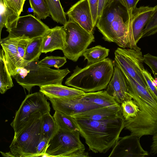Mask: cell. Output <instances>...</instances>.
<instances>
[{"label":"cell","instance_id":"6da1fadb","mask_svg":"<svg viewBox=\"0 0 157 157\" xmlns=\"http://www.w3.org/2000/svg\"><path fill=\"white\" fill-rule=\"evenodd\" d=\"M121 70L125 78L128 93L139 109L136 117L125 121L124 128L131 134L140 138L153 136L157 131V101L148 87L142 86L125 71Z\"/></svg>","mask_w":157,"mask_h":157},{"label":"cell","instance_id":"7a4b0ae2","mask_svg":"<svg viewBox=\"0 0 157 157\" xmlns=\"http://www.w3.org/2000/svg\"><path fill=\"white\" fill-rule=\"evenodd\" d=\"M73 118L89 150L95 153H105L113 147L124 128L122 115L115 120L104 121Z\"/></svg>","mask_w":157,"mask_h":157},{"label":"cell","instance_id":"3957f363","mask_svg":"<svg viewBox=\"0 0 157 157\" xmlns=\"http://www.w3.org/2000/svg\"><path fill=\"white\" fill-rule=\"evenodd\" d=\"M113 71V61L106 58L96 63L87 64L83 68L76 66L65 84L85 93L100 91L106 88Z\"/></svg>","mask_w":157,"mask_h":157},{"label":"cell","instance_id":"277c9868","mask_svg":"<svg viewBox=\"0 0 157 157\" xmlns=\"http://www.w3.org/2000/svg\"><path fill=\"white\" fill-rule=\"evenodd\" d=\"M128 15L119 0H115L103 11L96 26L106 41L114 42L122 48H128L126 21Z\"/></svg>","mask_w":157,"mask_h":157},{"label":"cell","instance_id":"5b68a950","mask_svg":"<svg viewBox=\"0 0 157 157\" xmlns=\"http://www.w3.org/2000/svg\"><path fill=\"white\" fill-rule=\"evenodd\" d=\"M39 60L28 62L20 67L12 76L17 82L29 93L35 86L62 84L70 72L68 68L53 69L38 63Z\"/></svg>","mask_w":157,"mask_h":157},{"label":"cell","instance_id":"8992f818","mask_svg":"<svg viewBox=\"0 0 157 157\" xmlns=\"http://www.w3.org/2000/svg\"><path fill=\"white\" fill-rule=\"evenodd\" d=\"M39 111L32 114L29 121L16 133L10 146V151L14 157H36L37 146L43 136Z\"/></svg>","mask_w":157,"mask_h":157},{"label":"cell","instance_id":"52a82bcc","mask_svg":"<svg viewBox=\"0 0 157 157\" xmlns=\"http://www.w3.org/2000/svg\"><path fill=\"white\" fill-rule=\"evenodd\" d=\"M80 135L78 130L69 132L58 129L50 140L43 156L89 157L80 140Z\"/></svg>","mask_w":157,"mask_h":157},{"label":"cell","instance_id":"ba28073f","mask_svg":"<svg viewBox=\"0 0 157 157\" xmlns=\"http://www.w3.org/2000/svg\"><path fill=\"white\" fill-rule=\"evenodd\" d=\"M63 27L65 43L62 51L67 58L76 62L90 44L94 41L93 34L70 19Z\"/></svg>","mask_w":157,"mask_h":157},{"label":"cell","instance_id":"9c48e42d","mask_svg":"<svg viewBox=\"0 0 157 157\" xmlns=\"http://www.w3.org/2000/svg\"><path fill=\"white\" fill-rule=\"evenodd\" d=\"M113 63L144 87H148L142 74L145 69L144 58L140 50L117 48Z\"/></svg>","mask_w":157,"mask_h":157},{"label":"cell","instance_id":"30bf717a","mask_svg":"<svg viewBox=\"0 0 157 157\" xmlns=\"http://www.w3.org/2000/svg\"><path fill=\"white\" fill-rule=\"evenodd\" d=\"M50 111V104L43 93L40 91L28 94L16 112L11 123L14 134L24 126L33 113L39 111L43 115Z\"/></svg>","mask_w":157,"mask_h":157},{"label":"cell","instance_id":"8fae6325","mask_svg":"<svg viewBox=\"0 0 157 157\" xmlns=\"http://www.w3.org/2000/svg\"><path fill=\"white\" fill-rule=\"evenodd\" d=\"M50 29L40 19L31 14L20 16L11 25L8 38L30 40L43 37Z\"/></svg>","mask_w":157,"mask_h":157},{"label":"cell","instance_id":"7c38bea8","mask_svg":"<svg viewBox=\"0 0 157 157\" xmlns=\"http://www.w3.org/2000/svg\"><path fill=\"white\" fill-rule=\"evenodd\" d=\"M154 10V7L141 6L136 7L131 17L126 21L128 48L140 50L137 44L142 38L143 32Z\"/></svg>","mask_w":157,"mask_h":157},{"label":"cell","instance_id":"4fadbf2b","mask_svg":"<svg viewBox=\"0 0 157 157\" xmlns=\"http://www.w3.org/2000/svg\"><path fill=\"white\" fill-rule=\"evenodd\" d=\"M140 137L130 134L119 137L109 157H145L148 156L147 151L142 147Z\"/></svg>","mask_w":157,"mask_h":157},{"label":"cell","instance_id":"5bb4252c","mask_svg":"<svg viewBox=\"0 0 157 157\" xmlns=\"http://www.w3.org/2000/svg\"><path fill=\"white\" fill-rule=\"evenodd\" d=\"M80 96L62 99L50 98L53 109L71 117L78 113L101 107L95 104L82 101Z\"/></svg>","mask_w":157,"mask_h":157},{"label":"cell","instance_id":"9a60e30c","mask_svg":"<svg viewBox=\"0 0 157 157\" xmlns=\"http://www.w3.org/2000/svg\"><path fill=\"white\" fill-rule=\"evenodd\" d=\"M69 19L78 23L88 32L94 33L95 28L88 0H80L66 13Z\"/></svg>","mask_w":157,"mask_h":157},{"label":"cell","instance_id":"2e32d148","mask_svg":"<svg viewBox=\"0 0 157 157\" xmlns=\"http://www.w3.org/2000/svg\"><path fill=\"white\" fill-rule=\"evenodd\" d=\"M113 74L105 90L120 104L125 100L132 98L128 93L126 81L122 71L116 64L113 63Z\"/></svg>","mask_w":157,"mask_h":157},{"label":"cell","instance_id":"e0dca14e","mask_svg":"<svg viewBox=\"0 0 157 157\" xmlns=\"http://www.w3.org/2000/svg\"><path fill=\"white\" fill-rule=\"evenodd\" d=\"M19 40L7 37L0 39V44L4 52L6 65L12 76L16 74L17 70L23 64L17 50Z\"/></svg>","mask_w":157,"mask_h":157},{"label":"cell","instance_id":"ac0fdd59","mask_svg":"<svg viewBox=\"0 0 157 157\" xmlns=\"http://www.w3.org/2000/svg\"><path fill=\"white\" fill-rule=\"evenodd\" d=\"M122 116L120 104L111 106L97 108L78 113L71 117L96 121L116 119Z\"/></svg>","mask_w":157,"mask_h":157},{"label":"cell","instance_id":"d6986e66","mask_svg":"<svg viewBox=\"0 0 157 157\" xmlns=\"http://www.w3.org/2000/svg\"><path fill=\"white\" fill-rule=\"evenodd\" d=\"M42 53H46L56 50L63 51L65 45V33L63 26L50 29L42 37Z\"/></svg>","mask_w":157,"mask_h":157},{"label":"cell","instance_id":"ffe728a7","mask_svg":"<svg viewBox=\"0 0 157 157\" xmlns=\"http://www.w3.org/2000/svg\"><path fill=\"white\" fill-rule=\"evenodd\" d=\"M39 91L50 98L62 99L77 97L85 92L75 88L62 84H50L40 87Z\"/></svg>","mask_w":157,"mask_h":157},{"label":"cell","instance_id":"44dd1931","mask_svg":"<svg viewBox=\"0 0 157 157\" xmlns=\"http://www.w3.org/2000/svg\"><path fill=\"white\" fill-rule=\"evenodd\" d=\"M80 98L84 102L95 104L101 107L113 106L119 104L105 90L85 93L80 96Z\"/></svg>","mask_w":157,"mask_h":157},{"label":"cell","instance_id":"7402d4cb","mask_svg":"<svg viewBox=\"0 0 157 157\" xmlns=\"http://www.w3.org/2000/svg\"><path fill=\"white\" fill-rule=\"evenodd\" d=\"M43 42L42 37L29 40L22 66L28 62L38 60L42 53Z\"/></svg>","mask_w":157,"mask_h":157},{"label":"cell","instance_id":"603a6c76","mask_svg":"<svg viewBox=\"0 0 157 157\" xmlns=\"http://www.w3.org/2000/svg\"><path fill=\"white\" fill-rule=\"evenodd\" d=\"M6 65L4 52H0V92L2 94L13 86L12 80Z\"/></svg>","mask_w":157,"mask_h":157},{"label":"cell","instance_id":"cb8c5ba5","mask_svg":"<svg viewBox=\"0 0 157 157\" xmlns=\"http://www.w3.org/2000/svg\"><path fill=\"white\" fill-rule=\"evenodd\" d=\"M0 34L2 29L6 27L9 29L12 24L20 16L14 11L7 6L3 0H0Z\"/></svg>","mask_w":157,"mask_h":157},{"label":"cell","instance_id":"d4e9b609","mask_svg":"<svg viewBox=\"0 0 157 157\" xmlns=\"http://www.w3.org/2000/svg\"><path fill=\"white\" fill-rule=\"evenodd\" d=\"M109 52V49L97 45L86 49L82 56L84 60H87L88 64H90L104 60L108 56Z\"/></svg>","mask_w":157,"mask_h":157},{"label":"cell","instance_id":"484cf974","mask_svg":"<svg viewBox=\"0 0 157 157\" xmlns=\"http://www.w3.org/2000/svg\"><path fill=\"white\" fill-rule=\"evenodd\" d=\"M52 19L57 23L64 25L67 22L66 13L60 3L59 0H45Z\"/></svg>","mask_w":157,"mask_h":157},{"label":"cell","instance_id":"4316f807","mask_svg":"<svg viewBox=\"0 0 157 157\" xmlns=\"http://www.w3.org/2000/svg\"><path fill=\"white\" fill-rule=\"evenodd\" d=\"M56 123L58 129L71 132L78 130L73 118L58 111H55L53 116Z\"/></svg>","mask_w":157,"mask_h":157},{"label":"cell","instance_id":"83f0119b","mask_svg":"<svg viewBox=\"0 0 157 157\" xmlns=\"http://www.w3.org/2000/svg\"><path fill=\"white\" fill-rule=\"evenodd\" d=\"M41 122L42 134L50 140L58 129L56 121L53 117L48 112L42 115Z\"/></svg>","mask_w":157,"mask_h":157},{"label":"cell","instance_id":"f1b7e54d","mask_svg":"<svg viewBox=\"0 0 157 157\" xmlns=\"http://www.w3.org/2000/svg\"><path fill=\"white\" fill-rule=\"evenodd\" d=\"M120 106L122 115L125 121L135 118L139 112L138 106L132 99L124 101Z\"/></svg>","mask_w":157,"mask_h":157},{"label":"cell","instance_id":"f546056e","mask_svg":"<svg viewBox=\"0 0 157 157\" xmlns=\"http://www.w3.org/2000/svg\"><path fill=\"white\" fill-rule=\"evenodd\" d=\"M31 8L37 17L46 19L50 15L45 0H29Z\"/></svg>","mask_w":157,"mask_h":157},{"label":"cell","instance_id":"4dcf8cb0","mask_svg":"<svg viewBox=\"0 0 157 157\" xmlns=\"http://www.w3.org/2000/svg\"><path fill=\"white\" fill-rule=\"evenodd\" d=\"M157 33V5L154 7L152 14L143 32L142 38L150 36Z\"/></svg>","mask_w":157,"mask_h":157},{"label":"cell","instance_id":"1f68e13d","mask_svg":"<svg viewBox=\"0 0 157 157\" xmlns=\"http://www.w3.org/2000/svg\"><path fill=\"white\" fill-rule=\"evenodd\" d=\"M65 56H47L41 60L38 61V63L48 67H54L59 69L67 62Z\"/></svg>","mask_w":157,"mask_h":157},{"label":"cell","instance_id":"d6a6232c","mask_svg":"<svg viewBox=\"0 0 157 157\" xmlns=\"http://www.w3.org/2000/svg\"><path fill=\"white\" fill-rule=\"evenodd\" d=\"M142 74L150 92L157 101V78H154L151 74L145 69L143 71Z\"/></svg>","mask_w":157,"mask_h":157},{"label":"cell","instance_id":"836d02e7","mask_svg":"<svg viewBox=\"0 0 157 157\" xmlns=\"http://www.w3.org/2000/svg\"><path fill=\"white\" fill-rule=\"evenodd\" d=\"M6 5L19 16L23 11L25 0H3Z\"/></svg>","mask_w":157,"mask_h":157},{"label":"cell","instance_id":"e575fe53","mask_svg":"<svg viewBox=\"0 0 157 157\" xmlns=\"http://www.w3.org/2000/svg\"><path fill=\"white\" fill-rule=\"evenodd\" d=\"M49 140L43 137L39 143L36 148V157L42 156L44 155L48 147Z\"/></svg>","mask_w":157,"mask_h":157},{"label":"cell","instance_id":"d590c367","mask_svg":"<svg viewBox=\"0 0 157 157\" xmlns=\"http://www.w3.org/2000/svg\"><path fill=\"white\" fill-rule=\"evenodd\" d=\"M122 5L126 8L127 11L129 18L132 16L133 10L140 0H119Z\"/></svg>","mask_w":157,"mask_h":157},{"label":"cell","instance_id":"8d00e7d4","mask_svg":"<svg viewBox=\"0 0 157 157\" xmlns=\"http://www.w3.org/2000/svg\"><path fill=\"white\" fill-rule=\"evenodd\" d=\"M91 13L93 24L96 26L98 21V6L99 0H88Z\"/></svg>","mask_w":157,"mask_h":157},{"label":"cell","instance_id":"74e56055","mask_svg":"<svg viewBox=\"0 0 157 157\" xmlns=\"http://www.w3.org/2000/svg\"><path fill=\"white\" fill-rule=\"evenodd\" d=\"M29 40L25 39H19L18 42V52L20 58L23 62V64L24 61V57Z\"/></svg>","mask_w":157,"mask_h":157},{"label":"cell","instance_id":"f35d334b","mask_svg":"<svg viewBox=\"0 0 157 157\" xmlns=\"http://www.w3.org/2000/svg\"><path fill=\"white\" fill-rule=\"evenodd\" d=\"M115 0H99L97 18L98 20L101 16L104 10Z\"/></svg>","mask_w":157,"mask_h":157},{"label":"cell","instance_id":"ab89813d","mask_svg":"<svg viewBox=\"0 0 157 157\" xmlns=\"http://www.w3.org/2000/svg\"><path fill=\"white\" fill-rule=\"evenodd\" d=\"M150 153L152 155L157 154V131L152 136Z\"/></svg>","mask_w":157,"mask_h":157},{"label":"cell","instance_id":"60d3db41","mask_svg":"<svg viewBox=\"0 0 157 157\" xmlns=\"http://www.w3.org/2000/svg\"><path fill=\"white\" fill-rule=\"evenodd\" d=\"M1 153L2 155L4 157H14L13 155L10 151L6 153L1 151Z\"/></svg>","mask_w":157,"mask_h":157},{"label":"cell","instance_id":"b9f144b4","mask_svg":"<svg viewBox=\"0 0 157 157\" xmlns=\"http://www.w3.org/2000/svg\"><path fill=\"white\" fill-rule=\"evenodd\" d=\"M153 74L154 75V77L157 78V74L155 73H154Z\"/></svg>","mask_w":157,"mask_h":157}]
</instances>
